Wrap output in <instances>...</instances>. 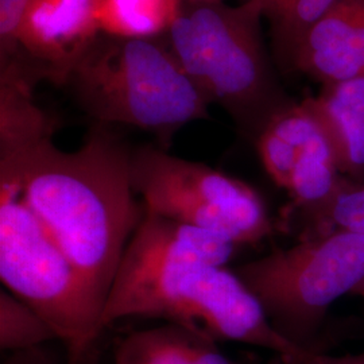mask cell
<instances>
[{"label":"cell","mask_w":364,"mask_h":364,"mask_svg":"<svg viewBox=\"0 0 364 364\" xmlns=\"http://www.w3.org/2000/svg\"><path fill=\"white\" fill-rule=\"evenodd\" d=\"M237 246L144 209L105 299L102 328L126 317L162 318L204 338L306 356L272 326L259 299L225 264Z\"/></svg>","instance_id":"cell-1"},{"label":"cell","mask_w":364,"mask_h":364,"mask_svg":"<svg viewBox=\"0 0 364 364\" xmlns=\"http://www.w3.org/2000/svg\"><path fill=\"white\" fill-rule=\"evenodd\" d=\"M132 150L111 126L93 123L75 151L49 141L25 156L0 161V185L19 191L103 309L144 218L131 181Z\"/></svg>","instance_id":"cell-2"},{"label":"cell","mask_w":364,"mask_h":364,"mask_svg":"<svg viewBox=\"0 0 364 364\" xmlns=\"http://www.w3.org/2000/svg\"><path fill=\"white\" fill-rule=\"evenodd\" d=\"M263 18L264 0L237 6L183 0L164 37L210 105H220L252 144L278 112L296 102L284 90L267 52Z\"/></svg>","instance_id":"cell-3"},{"label":"cell","mask_w":364,"mask_h":364,"mask_svg":"<svg viewBox=\"0 0 364 364\" xmlns=\"http://www.w3.org/2000/svg\"><path fill=\"white\" fill-rule=\"evenodd\" d=\"M95 123L150 132L168 150L176 134L209 119L210 102L188 76L166 39L100 34L66 82Z\"/></svg>","instance_id":"cell-4"},{"label":"cell","mask_w":364,"mask_h":364,"mask_svg":"<svg viewBox=\"0 0 364 364\" xmlns=\"http://www.w3.org/2000/svg\"><path fill=\"white\" fill-rule=\"evenodd\" d=\"M0 279L52 326L66 364H81L103 335V305L18 189L0 185Z\"/></svg>","instance_id":"cell-5"},{"label":"cell","mask_w":364,"mask_h":364,"mask_svg":"<svg viewBox=\"0 0 364 364\" xmlns=\"http://www.w3.org/2000/svg\"><path fill=\"white\" fill-rule=\"evenodd\" d=\"M234 270L282 338L316 351L312 343L331 306L364 279V234L341 230L299 239Z\"/></svg>","instance_id":"cell-6"},{"label":"cell","mask_w":364,"mask_h":364,"mask_svg":"<svg viewBox=\"0 0 364 364\" xmlns=\"http://www.w3.org/2000/svg\"><path fill=\"white\" fill-rule=\"evenodd\" d=\"M131 181L144 209L232 242L257 246L274 224L259 192L205 164L147 144L132 150Z\"/></svg>","instance_id":"cell-7"},{"label":"cell","mask_w":364,"mask_h":364,"mask_svg":"<svg viewBox=\"0 0 364 364\" xmlns=\"http://www.w3.org/2000/svg\"><path fill=\"white\" fill-rule=\"evenodd\" d=\"M254 146L269 177L289 196L284 227H299L347 181L326 129L305 99L278 112Z\"/></svg>","instance_id":"cell-8"},{"label":"cell","mask_w":364,"mask_h":364,"mask_svg":"<svg viewBox=\"0 0 364 364\" xmlns=\"http://www.w3.org/2000/svg\"><path fill=\"white\" fill-rule=\"evenodd\" d=\"M100 34L99 0H27L16 45L46 81L65 87Z\"/></svg>","instance_id":"cell-9"},{"label":"cell","mask_w":364,"mask_h":364,"mask_svg":"<svg viewBox=\"0 0 364 364\" xmlns=\"http://www.w3.org/2000/svg\"><path fill=\"white\" fill-rule=\"evenodd\" d=\"M291 72L321 87L364 75V0H333L301 39Z\"/></svg>","instance_id":"cell-10"},{"label":"cell","mask_w":364,"mask_h":364,"mask_svg":"<svg viewBox=\"0 0 364 364\" xmlns=\"http://www.w3.org/2000/svg\"><path fill=\"white\" fill-rule=\"evenodd\" d=\"M43 80L22 54L0 63V161L25 156L60 129L58 117L36 103L34 90Z\"/></svg>","instance_id":"cell-11"},{"label":"cell","mask_w":364,"mask_h":364,"mask_svg":"<svg viewBox=\"0 0 364 364\" xmlns=\"http://www.w3.org/2000/svg\"><path fill=\"white\" fill-rule=\"evenodd\" d=\"M305 102L326 129L341 174L353 183H363L364 75L324 85Z\"/></svg>","instance_id":"cell-12"},{"label":"cell","mask_w":364,"mask_h":364,"mask_svg":"<svg viewBox=\"0 0 364 364\" xmlns=\"http://www.w3.org/2000/svg\"><path fill=\"white\" fill-rule=\"evenodd\" d=\"M114 364H236L218 343L168 323L131 332L117 343Z\"/></svg>","instance_id":"cell-13"},{"label":"cell","mask_w":364,"mask_h":364,"mask_svg":"<svg viewBox=\"0 0 364 364\" xmlns=\"http://www.w3.org/2000/svg\"><path fill=\"white\" fill-rule=\"evenodd\" d=\"M183 0H99V25L117 38H162L181 13Z\"/></svg>","instance_id":"cell-14"},{"label":"cell","mask_w":364,"mask_h":364,"mask_svg":"<svg viewBox=\"0 0 364 364\" xmlns=\"http://www.w3.org/2000/svg\"><path fill=\"white\" fill-rule=\"evenodd\" d=\"M332 3L333 0H264V18L272 30L274 61L284 73H291L301 39Z\"/></svg>","instance_id":"cell-15"},{"label":"cell","mask_w":364,"mask_h":364,"mask_svg":"<svg viewBox=\"0 0 364 364\" xmlns=\"http://www.w3.org/2000/svg\"><path fill=\"white\" fill-rule=\"evenodd\" d=\"M57 335L38 313L9 290L0 291V348L19 352L45 346ZM58 340V338H57Z\"/></svg>","instance_id":"cell-16"},{"label":"cell","mask_w":364,"mask_h":364,"mask_svg":"<svg viewBox=\"0 0 364 364\" xmlns=\"http://www.w3.org/2000/svg\"><path fill=\"white\" fill-rule=\"evenodd\" d=\"M299 228V239L341 230L364 234V182L347 180L326 207L302 221Z\"/></svg>","instance_id":"cell-17"},{"label":"cell","mask_w":364,"mask_h":364,"mask_svg":"<svg viewBox=\"0 0 364 364\" xmlns=\"http://www.w3.org/2000/svg\"><path fill=\"white\" fill-rule=\"evenodd\" d=\"M26 3L27 0H0V63L21 54L16 34Z\"/></svg>","instance_id":"cell-18"},{"label":"cell","mask_w":364,"mask_h":364,"mask_svg":"<svg viewBox=\"0 0 364 364\" xmlns=\"http://www.w3.org/2000/svg\"><path fill=\"white\" fill-rule=\"evenodd\" d=\"M3 364H60L45 346L26 351L13 352Z\"/></svg>","instance_id":"cell-19"},{"label":"cell","mask_w":364,"mask_h":364,"mask_svg":"<svg viewBox=\"0 0 364 364\" xmlns=\"http://www.w3.org/2000/svg\"><path fill=\"white\" fill-rule=\"evenodd\" d=\"M301 364H364V352L335 356L312 351L302 359Z\"/></svg>","instance_id":"cell-20"},{"label":"cell","mask_w":364,"mask_h":364,"mask_svg":"<svg viewBox=\"0 0 364 364\" xmlns=\"http://www.w3.org/2000/svg\"><path fill=\"white\" fill-rule=\"evenodd\" d=\"M352 294L353 296H358V297H360V299L364 301V279L358 285V287L353 289V291H352Z\"/></svg>","instance_id":"cell-21"},{"label":"cell","mask_w":364,"mask_h":364,"mask_svg":"<svg viewBox=\"0 0 364 364\" xmlns=\"http://www.w3.org/2000/svg\"><path fill=\"white\" fill-rule=\"evenodd\" d=\"M311 353V352H309ZM305 358V356H304ZM304 358H297V359H287V360H282L281 364H301Z\"/></svg>","instance_id":"cell-22"},{"label":"cell","mask_w":364,"mask_h":364,"mask_svg":"<svg viewBox=\"0 0 364 364\" xmlns=\"http://www.w3.org/2000/svg\"><path fill=\"white\" fill-rule=\"evenodd\" d=\"M185 1H220V0H185Z\"/></svg>","instance_id":"cell-23"}]
</instances>
